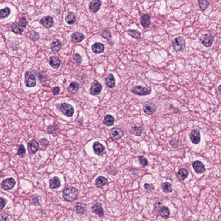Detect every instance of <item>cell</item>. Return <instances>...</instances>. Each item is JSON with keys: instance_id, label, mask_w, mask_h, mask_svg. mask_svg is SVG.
Returning a JSON list of instances; mask_svg holds the SVG:
<instances>
[{"instance_id": "6da1fadb", "label": "cell", "mask_w": 221, "mask_h": 221, "mask_svg": "<svg viewBox=\"0 0 221 221\" xmlns=\"http://www.w3.org/2000/svg\"><path fill=\"white\" fill-rule=\"evenodd\" d=\"M78 193V191L76 188L72 186H67L63 190L62 196L66 201L72 202L77 198Z\"/></svg>"}, {"instance_id": "7a4b0ae2", "label": "cell", "mask_w": 221, "mask_h": 221, "mask_svg": "<svg viewBox=\"0 0 221 221\" xmlns=\"http://www.w3.org/2000/svg\"><path fill=\"white\" fill-rule=\"evenodd\" d=\"M174 49L177 52H182L185 49L186 46V41L183 37H177L172 42Z\"/></svg>"}, {"instance_id": "3957f363", "label": "cell", "mask_w": 221, "mask_h": 221, "mask_svg": "<svg viewBox=\"0 0 221 221\" xmlns=\"http://www.w3.org/2000/svg\"><path fill=\"white\" fill-rule=\"evenodd\" d=\"M60 110L62 114L67 117H70L74 113V109L73 106L69 103H63L60 106Z\"/></svg>"}, {"instance_id": "277c9868", "label": "cell", "mask_w": 221, "mask_h": 221, "mask_svg": "<svg viewBox=\"0 0 221 221\" xmlns=\"http://www.w3.org/2000/svg\"><path fill=\"white\" fill-rule=\"evenodd\" d=\"M24 82L28 87H33L36 84V80L33 73L31 71H27L25 73Z\"/></svg>"}, {"instance_id": "5b68a950", "label": "cell", "mask_w": 221, "mask_h": 221, "mask_svg": "<svg viewBox=\"0 0 221 221\" xmlns=\"http://www.w3.org/2000/svg\"><path fill=\"white\" fill-rule=\"evenodd\" d=\"M123 131L119 128L114 127L110 130L109 137L114 141H117L121 139L124 136Z\"/></svg>"}, {"instance_id": "8992f818", "label": "cell", "mask_w": 221, "mask_h": 221, "mask_svg": "<svg viewBox=\"0 0 221 221\" xmlns=\"http://www.w3.org/2000/svg\"><path fill=\"white\" fill-rule=\"evenodd\" d=\"M199 40L205 46L209 47L212 44L214 41V38L210 34L205 33L201 35Z\"/></svg>"}, {"instance_id": "52a82bcc", "label": "cell", "mask_w": 221, "mask_h": 221, "mask_svg": "<svg viewBox=\"0 0 221 221\" xmlns=\"http://www.w3.org/2000/svg\"><path fill=\"white\" fill-rule=\"evenodd\" d=\"M131 92L135 95L140 96H147L150 94V91L145 87L141 86H137L134 87Z\"/></svg>"}, {"instance_id": "ba28073f", "label": "cell", "mask_w": 221, "mask_h": 221, "mask_svg": "<svg viewBox=\"0 0 221 221\" xmlns=\"http://www.w3.org/2000/svg\"><path fill=\"white\" fill-rule=\"evenodd\" d=\"M16 184V182L13 178H9L3 180L2 188L5 191H9L13 189Z\"/></svg>"}, {"instance_id": "9c48e42d", "label": "cell", "mask_w": 221, "mask_h": 221, "mask_svg": "<svg viewBox=\"0 0 221 221\" xmlns=\"http://www.w3.org/2000/svg\"><path fill=\"white\" fill-rule=\"evenodd\" d=\"M102 90V86L98 81L94 80L92 83L90 89V93L93 96H97L101 93Z\"/></svg>"}, {"instance_id": "30bf717a", "label": "cell", "mask_w": 221, "mask_h": 221, "mask_svg": "<svg viewBox=\"0 0 221 221\" xmlns=\"http://www.w3.org/2000/svg\"><path fill=\"white\" fill-rule=\"evenodd\" d=\"M39 145L38 142L36 140H32L28 143L27 149L29 153L30 154H34L38 151Z\"/></svg>"}, {"instance_id": "8fae6325", "label": "cell", "mask_w": 221, "mask_h": 221, "mask_svg": "<svg viewBox=\"0 0 221 221\" xmlns=\"http://www.w3.org/2000/svg\"><path fill=\"white\" fill-rule=\"evenodd\" d=\"M144 112L148 115H152L155 112V106L153 102H147L144 103L143 106Z\"/></svg>"}, {"instance_id": "7c38bea8", "label": "cell", "mask_w": 221, "mask_h": 221, "mask_svg": "<svg viewBox=\"0 0 221 221\" xmlns=\"http://www.w3.org/2000/svg\"><path fill=\"white\" fill-rule=\"evenodd\" d=\"M190 139L191 142L194 144H198L201 141V135L199 130H193L190 135Z\"/></svg>"}, {"instance_id": "4fadbf2b", "label": "cell", "mask_w": 221, "mask_h": 221, "mask_svg": "<svg viewBox=\"0 0 221 221\" xmlns=\"http://www.w3.org/2000/svg\"><path fill=\"white\" fill-rule=\"evenodd\" d=\"M102 6V2L100 0H93L89 5V10L93 13H96L100 10Z\"/></svg>"}, {"instance_id": "5bb4252c", "label": "cell", "mask_w": 221, "mask_h": 221, "mask_svg": "<svg viewBox=\"0 0 221 221\" xmlns=\"http://www.w3.org/2000/svg\"><path fill=\"white\" fill-rule=\"evenodd\" d=\"M92 211L95 214L97 215L98 216L102 218L104 214V212L102 206V204L100 202H97L93 205L92 206Z\"/></svg>"}, {"instance_id": "9a60e30c", "label": "cell", "mask_w": 221, "mask_h": 221, "mask_svg": "<svg viewBox=\"0 0 221 221\" xmlns=\"http://www.w3.org/2000/svg\"><path fill=\"white\" fill-rule=\"evenodd\" d=\"M40 23L46 28H50L54 25V22L53 17L48 16L43 17L40 20Z\"/></svg>"}, {"instance_id": "2e32d148", "label": "cell", "mask_w": 221, "mask_h": 221, "mask_svg": "<svg viewBox=\"0 0 221 221\" xmlns=\"http://www.w3.org/2000/svg\"><path fill=\"white\" fill-rule=\"evenodd\" d=\"M75 209L78 215L83 216L87 211V206L83 202H76L75 206Z\"/></svg>"}, {"instance_id": "e0dca14e", "label": "cell", "mask_w": 221, "mask_h": 221, "mask_svg": "<svg viewBox=\"0 0 221 221\" xmlns=\"http://www.w3.org/2000/svg\"><path fill=\"white\" fill-rule=\"evenodd\" d=\"M192 165L193 169L197 173H202L205 170L204 164L200 161H195L193 162Z\"/></svg>"}, {"instance_id": "ac0fdd59", "label": "cell", "mask_w": 221, "mask_h": 221, "mask_svg": "<svg viewBox=\"0 0 221 221\" xmlns=\"http://www.w3.org/2000/svg\"><path fill=\"white\" fill-rule=\"evenodd\" d=\"M93 149L96 155H101L105 150V147L99 142H96L93 144Z\"/></svg>"}, {"instance_id": "d6986e66", "label": "cell", "mask_w": 221, "mask_h": 221, "mask_svg": "<svg viewBox=\"0 0 221 221\" xmlns=\"http://www.w3.org/2000/svg\"><path fill=\"white\" fill-rule=\"evenodd\" d=\"M141 25L144 28H148L151 24V18L149 14H144L141 18Z\"/></svg>"}, {"instance_id": "ffe728a7", "label": "cell", "mask_w": 221, "mask_h": 221, "mask_svg": "<svg viewBox=\"0 0 221 221\" xmlns=\"http://www.w3.org/2000/svg\"><path fill=\"white\" fill-rule=\"evenodd\" d=\"M61 61L56 56H53L50 58L49 64L53 69H57L61 66Z\"/></svg>"}, {"instance_id": "44dd1931", "label": "cell", "mask_w": 221, "mask_h": 221, "mask_svg": "<svg viewBox=\"0 0 221 221\" xmlns=\"http://www.w3.org/2000/svg\"><path fill=\"white\" fill-rule=\"evenodd\" d=\"M62 47L61 42L57 39H54L51 44V49L53 52L58 53L61 50Z\"/></svg>"}, {"instance_id": "7402d4cb", "label": "cell", "mask_w": 221, "mask_h": 221, "mask_svg": "<svg viewBox=\"0 0 221 221\" xmlns=\"http://www.w3.org/2000/svg\"><path fill=\"white\" fill-rule=\"evenodd\" d=\"M91 49L93 53L97 54L103 53L105 50L104 45L101 43H95L92 46Z\"/></svg>"}, {"instance_id": "603a6c76", "label": "cell", "mask_w": 221, "mask_h": 221, "mask_svg": "<svg viewBox=\"0 0 221 221\" xmlns=\"http://www.w3.org/2000/svg\"><path fill=\"white\" fill-rule=\"evenodd\" d=\"M49 187L51 189H55L60 187L61 181L58 177H54L51 178L49 181Z\"/></svg>"}, {"instance_id": "cb8c5ba5", "label": "cell", "mask_w": 221, "mask_h": 221, "mask_svg": "<svg viewBox=\"0 0 221 221\" xmlns=\"http://www.w3.org/2000/svg\"><path fill=\"white\" fill-rule=\"evenodd\" d=\"M158 214L159 216L162 218L165 219H168L170 215V211L168 207L167 206H162L158 211Z\"/></svg>"}, {"instance_id": "d4e9b609", "label": "cell", "mask_w": 221, "mask_h": 221, "mask_svg": "<svg viewBox=\"0 0 221 221\" xmlns=\"http://www.w3.org/2000/svg\"><path fill=\"white\" fill-rule=\"evenodd\" d=\"M106 86L110 88H113L115 87V79L112 73L108 75L105 80Z\"/></svg>"}, {"instance_id": "484cf974", "label": "cell", "mask_w": 221, "mask_h": 221, "mask_svg": "<svg viewBox=\"0 0 221 221\" xmlns=\"http://www.w3.org/2000/svg\"><path fill=\"white\" fill-rule=\"evenodd\" d=\"M71 39L76 43H80L85 38V36L83 33L79 32H76L73 33L71 36Z\"/></svg>"}, {"instance_id": "4316f807", "label": "cell", "mask_w": 221, "mask_h": 221, "mask_svg": "<svg viewBox=\"0 0 221 221\" xmlns=\"http://www.w3.org/2000/svg\"><path fill=\"white\" fill-rule=\"evenodd\" d=\"M108 183V179L106 178L103 176H100L97 178L95 184L97 188H101L107 185Z\"/></svg>"}, {"instance_id": "83f0119b", "label": "cell", "mask_w": 221, "mask_h": 221, "mask_svg": "<svg viewBox=\"0 0 221 221\" xmlns=\"http://www.w3.org/2000/svg\"><path fill=\"white\" fill-rule=\"evenodd\" d=\"M115 119L112 115L110 114H107L104 117L103 123L105 125L107 126H111L114 124Z\"/></svg>"}, {"instance_id": "f1b7e54d", "label": "cell", "mask_w": 221, "mask_h": 221, "mask_svg": "<svg viewBox=\"0 0 221 221\" xmlns=\"http://www.w3.org/2000/svg\"><path fill=\"white\" fill-rule=\"evenodd\" d=\"M80 86L79 83L76 82L72 81L67 88L68 91L73 94H76L79 90Z\"/></svg>"}, {"instance_id": "f546056e", "label": "cell", "mask_w": 221, "mask_h": 221, "mask_svg": "<svg viewBox=\"0 0 221 221\" xmlns=\"http://www.w3.org/2000/svg\"><path fill=\"white\" fill-rule=\"evenodd\" d=\"M189 172L187 169L185 168H181L179 170L178 173H177V175L178 178L181 181H184L188 178Z\"/></svg>"}, {"instance_id": "4dcf8cb0", "label": "cell", "mask_w": 221, "mask_h": 221, "mask_svg": "<svg viewBox=\"0 0 221 221\" xmlns=\"http://www.w3.org/2000/svg\"><path fill=\"white\" fill-rule=\"evenodd\" d=\"M65 21L69 25H73L76 21V15L73 12H70L65 17Z\"/></svg>"}, {"instance_id": "1f68e13d", "label": "cell", "mask_w": 221, "mask_h": 221, "mask_svg": "<svg viewBox=\"0 0 221 221\" xmlns=\"http://www.w3.org/2000/svg\"><path fill=\"white\" fill-rule=\"evenodd\" d=\"M23 28L19 23H14L11 27V30L17 35H20L22 33Z\"/></svg>"}, {"instance_id": "d6a6232c", "label": "cell", "mask_w": 221, "mask_h": 221, "mask_svg": "<svg viewBox=\"0 0 221 221\" xmlns=\"http://www.w3.org/2000/svg\"><path fill=\"white\" fill-rule=\"evenodd\" d=\"M161 188L164 193H171L173 190L172 185L168 182H165L163 183L162 185Z\"/></svg>"}, {"instance_id": "836d02e7", "label": "cell", "mask_w": 221, "mask_h": 221, "mask_svg": "<svg viewBox=\"0 0 221 221\" xmlns=\"http://www.w3.org/2000/svg\"><path fill=\"white\" fill-rule=\"evenodd\" d=\"M143 129V127L141 125H134L132 128L133 134L134 135L140 137L142 134Z\"/></svg>"}, {"instance_id": "e575fe53", "label": "cell", "mask_w": 221, "mask_h": 221, "mask_svg": "<svg viewBox=\"0 0 221 221\" xmlns=\"http://www.w3.org/2000/svg\"><path fill=\"white\" fill-rule=\"evenodd\" d=\"M58 130V126L56 124L54 123L50 125L47 127V132L51 134H55L57 133Z\"/></svg>"}, {"instance_id": "d590c367", "label": "cell", "mask_w": 221, "mask_h": 221, "mask_svg": "<svg viewBox=\"0 0 221 221\" xmlns=\"http://www.w3.org/2000/svg\"><path fill=\"white\" fill-rule=\"evenodd\" d=\"M127 33L130 36L132 37L133 38L139 39L141 38V33L138 31L131 29L127 31Z\"/></svg>"}, {"instance_id": "8d00e7d4", "label": "cell", "mask_w": 221, "mask_h": 221, "mask_svg": "<svg viewBox=\"0 0 221 221\" xmlns=\"http://www.w3.org/2000/svg\"><path fill=\"white\" fill-rule=\"evenodd\" d=\"M11 14V9L7 7L5 8L0 10V18H5L8 17Z\"/></svg>"}, {"instance_id": "74e56055", "label": "cell", "mask_w": 221, "mask_h": 221, "mask_svg": "<svg viewBox=\"0 0 221 221\" xmlns=\"http://www.w3.org/2000/svg\"><path fill=\"white\" fill-rule=\"evenodd\" d=\"M199 8L202 11L206 10L209 5V3L207 0H198Z\"/></svg>"}, {"instance_id": "f35d334b", "label": "cell", "mask_w": 221, "mask_h": 221, "mask_svg": "<svg viewBox=\"0 0 221 221\" xmlns=\"http://www.w3.org/2000/svg\"><path fill=\"white\" fill-rule=\"evenodd\" d=\"M169 144L173 148L177 149L181 145V142L180 140H178V139L173 138L170 141Z\"/></svg>"}, {"instance_id": "ab89813d", "label": "cell", "mask_w": 221, "mask_h": 221, "mask_svg": "<svg viewBox=\"0 0 221 221\" xmlns=\"http://www.w3.org/2000/svg\"><path fill=\"white\" fill-rule=\"evenodd\" d=\"M106 171L109 174L115 175L118 172V169L111 166H108L106 168Z\"/></svg>"}, {"instance_id": "60d3db41", "label": "cell", "mask_w": 221, "mask_h": 221, "mask_svg": "<svg viewBox=\"0 0 221 221\" xmlns=\"http://www.w3.org/2000/svg\"><path fill=\"white\" fill-rule=\"evenodd\" d=\"M25 147H24L22 144L19 146V149H18V152H17V155L19 156V157L22 158L24 157L25 154Z\"/></svg>"}, {"instance_id": "b9f144b4", "label": "cell", "mask_w": 221, "mask_h": 221, "mask_svg": "<svg viewBox=\"0 0 221 221\" xmlns=\"http://www.w3.org/2000/svg\"><path fill=\"white\" fill-rule=\"evenodd\" d=\"M30 202L32 204L35 205H39L40 204L38 196L37 195H33L30 196Z\"/></svg>"}, {"instance_id": "7bdbcfd3", "label": "cell", "mask_w": 221, "mask_h": 221, "mask_svg": "<svg viewBox=\"0 0 221 221\" xmlns=\"http://www.w3.org/2000/svg\"><path fill=\"white\" fill-rule=\"evenodd\" d=\"M139 162L141 166L143 167L147 166L149 165L148 160L143 156H140L138 157Z\"/></svg>"}, {"instance_id": "ee69618b", "label": "cell", "mask_w": 221, "mask_h": 221, "mask_svg": "<svg viewBox=\"0 0 221 221\" xmlns=\"http://www.w3.org/2000/svg\"><path fill=\"white\" fill-rule=\"evenodd\" d=\"M30 38L32 40L36 41L40 38L39 34L35 31L32 30L30 32Z\"/></svg>"}, {"instance_id": "f6af8a7d", "label": "cell", "mask_w": 221, "mask_h": 221, "mask_svg": "<svg viewBox=\"0 0 221 221\" xmlns=\"http://www.w3.org/2000/svg\"><path fill=\"white\" fill-rule=\"evenodd\" d=\"M73 60L76 64L80 65L83 59L81 55L78 53H75L73 55Z\"/></svg>"}, {"instance_id": "bcb514c9", "label": "cell", "mask_w": 221, "mask_h": 221, "mask_svg": "<svg viewBox=\"0 0 221 221\" xmlns=\"http://www.w3.org/2000/svg\"><path fill=\"white\" fill-rule=\"evenodd\" d=\"M102 35L103 37L107 39L110 38L111 37V34L110 30H108V29H105L102 30Z\"/></svg>"}, {"instance_id": "7dc6e473", "label": "cell", "mask_w": 221, "mask_h": 221, "mask_svg": "<svg viewBox=\"0 0 221 221\" xmlns=\"http://www.w3.org/2000/svg\"><path fill=\"white\" fill-rule=\"evenodd\" d=\"M144 188L147 191H153L155 189V187H154L153 184H148L146 183V184H144Z\"/></svg>"}, {"instance_id": "c3c4849f", "label": "cell", "mask_w": 221, "mask_h": 221, "mask_svg": "<svg viewBox=\"0 0 221 221\" xmlns=\"http://www.w3.org/2000/svg\"><path fill=\"white\" fill-rule=\"evenodd\" d=\"M18 23H19V24H20L21 26L23 28L26 27L28 24L27 20H26V19H25V18H24V17L21 18V19H19Z\"/></svg>"}, {"instance_id": "681fc988", "label": "cell", "mask_w": 221, "mask_h": 221, "mask_svg": "<svg viewBox=\"0 0 221 221\" xmlns=\"http://www.w3.org/2000/svg\"><path fill=\"white\" fill-rule=\"evenodd\" d=\"M40 144L42 146L46 147L47 146H49V142L47 139H42L40 141Z\"/></svg>"}, {"instance_id": "f907efd6", "label": "cell", "mask_w": 221, "mask_h": 221, "mask_svg": "<svg viewBox=\"0 0 221 221\" xmlns=\"http://www.w3.org/2000/svg\"><path fill=\"white\" fill-rule=\"evenodd\" d=\"M6 202L5 200L2 197H0V210H2L5 206Z\"/></svg>"}, {"instance_id": "816d5d0a", "label": "cell", "mask_w": 221, "mask_h": 221, "mask_svg": "<svg viewBox=\"0 0 221 221\" xmlns=\"http://www.w3.org/2000/svg\"><path fill=\"white\" fill-rule=\"evenodd\" d=\"M60 90H61V89L59 87H55L53 88L52 93H53V95L56 96L59 93Z\"/></svg>"}, {"instance_id": "f5cc1de1", "label": "cell", "mask_w": 221, "mask_h": 221, "mask_svg": "<svg viewBox=\"0 0 221 221\" xmlns=\"http://www.w3.org/2000/svg\"><path fill=\"white\" fill-rule=\"evenodd\" d=\"M7 220V216L6 214H5V213H3L0 214V221H6Z\"/></svg>"}, {"instance_id": "db71d44e", "label": "cell", "mask_w": 221, "mask_h": 221, "mask_svg": "<svg viewBox=\"0 0 221 221\" xmlns=\"http://www.w3.org/2000/svg\"><path fill=\"white\" fill-rule=\"evenodd\" d=\"M220 87H221V85L219 86V87H218V89H219V91L220 92H221V90H220L221 88Z\"/></svg>"}]
</instances>
